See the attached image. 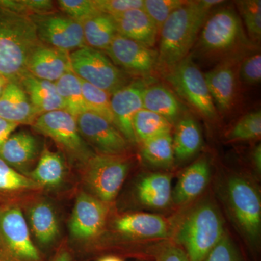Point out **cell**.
Returning a JSON list of instances; mask_svg holds the SVG:
<instances>
[{"label": "cell", "mask_w": 261, "mask_h": 261, "mask_svg": "<svg viewBox=\"0 0 261 261\" xmlns=\"http://www.w3.org/2000/svg\"><path fill=\"white\" fill-rule=\"evenodd\" d=\"M223 3L221 0L187 1L170 15L159 34V69L166 73L190 55L209 13Z\"/></svg>", "instance_id": "cell-1"}, {"label": "cell", "mask_w": 261, "mask_h": 261, "mask_svg": "<svg viewBox=\"0 0 261 261\" xmlns=\"http://www.w3.org/2000/svg\"><path fill=\"white\" fill-rule=\"evenodd\" d=\"M40 43L30 16L0 7V73L5 79L19 84L28 73L31 53Z\"/></svg>", "instance_id": "cell-2"}, {"label": "cell", "mask_w": 261, "mask_h": 261, "mask_svg": "<svg viewBox=\"0 0 261 261\" xmlns=\"http://www.w3.org/2000/svg\"><path fill=\"white\" fill-rule=\"evenodd\" d=\"M250 44L241 18L232 7L228 6L207 16L194 49L200 57L221 62L246 56Z\"/></svg>", "instance_id": "cell-3"}, {"label": "cell", "mask_w": 261, "mask_h": 261, "mask_svg": "<svg viewBox=\"0 0 261 261\" xmlns=\"http://www.w3.org/2000/svg\"><path fill=\"white\" fill-rule=\"evenodd\" d=\"M220 195L239 233L252 248H257L261 235V198L256 185L245 176L231 175L221 187Z\"/></svg>", "instance_id": "cell-4"}, {"label": "cell", "mask_w": 261, "mask_h": 261, "mask_svg": "<svg viewBox=\"0 0 261 261\" xmlns=\"http://www.w3.org/2000/svg\"><path fill=\"white\" fill-rule=\"evenodd\" d=\"M225 232L221 213L211 201L197 204L184 218L175 232V244L190 261H204Z\"/></svg>", "instance_id": "cell-5"}, {"label": "cell", "mask_w": 261, "mask_h": 261, "mask_svg": "<svg viewBox=\"0 0 261 261\" xmlns=\"http://www.w3.org/2000/svg\"><path fill=\"white\" fill-rule=\"evenodd\" d=\"M32 126L37 133L54 141L70 162L77 166L83 168L95 154L82 138L76 118L65 110L41 114Z\"/></svg>", "instance_id": "cell-6"}, {"label": "cell", "mask_w": 261, "mask_h": 261, "mask_svg": "<svg viewBox=\"0 0 261 261\" xmlns=\"http://www.w3.org/2000/svg\"><path fill=\"white\" fill-rule=\"evenodd\" d=\"M124 155L95 154L83 167V179L91 195L104 203H112L129 171Z\"/></svg>", "instance_id": "cell-7"}, {"label": "cell", "mask_w": 261, "mask_h": 261, "mask_svg": "<svg viewBox=\"0 0 261 261\" xmlns=\"http://www.w3.org/2000/svg\"><path fill=\"white\" fill-rule=\"evenodd\" d=\"M164 74L176 93L200 116L210 121L217 118L218 111L207 88L204 73L196 65L191 55Z\"/></svg>", "instance_id": "cell-8"}, {"label": "cell", "mask_w": 261, "mask_h": 261, "mask_svg": "<svg viewBox=\"0 0 261 261\" xmlns=\"http://www.w3.org/2000/svg\"><path fill=\"white\" fill-rule=\"evenodd\" d=\"M70 60L72 71L79 78L111 95L128 84L124 72L102 51L85 46L70 53Z\"/></svg>", "instance_id": "cell-9"}, {"label": "cell", "mask_w": 261, "mask_h": 261, "mask_svg": "<svg viewBox=\"0 0 261 261\" xmlns=\"http://www.w3.org/2000/svg\"><path fill=\"white\" fill-rule=\"evenodd\" d=\"M0 247L9 261H42L19 204L0 205Z\"/></svg>", "instance_id": "cell-10"}, {"label": "cell", "mask_w": 261, "mask_h": 261, "mask_svg": "<svg viewBox=\"0 0 261 261\" xmlns=\"http://www.w3.org/2000/svg\"><path fill=\"white\" fill-rule=\"evenodd\" d=\"M30 18L42 44L70 53L85 47L82 23L64 13L53 12Z\"/></svg>", "instance_id": "cell-11"}, {"label": "cell", "mask_w": 261, "mask_h": 261, "mask_svg": "<svg viewBox=\"0 0 261 261\" xmlns=\"http://www.w3.org/2000/svg\"><path fill=\"white\" fill-rule=\"evenodd\" d=\"M77 126L84 141L106 155H124L130 144L111 122L97 113L87 111L76 117Z\"/></svg>", "instance_id": "cell-12"}, {"label": "cell", "mask_w": 261, "mask_h": 261, "mask_svg": "<svg viewBox=\"0 0 261 261\" xmlns=\"http://www.w3.org/2000/svg\"><path fill=\"white\" fill-rule=\"evenodd\" d=\"M103 53L116 66L142 79L149 78L158 68L157 50L118 34Z\"/></svg>", "instance_id": "cell-13"}, {"label": "cell", "mask_w": 261, "mask_h": 261, "mask_svg": "<svg viewBox=\"0 0 261 261\" xmlns=\"http://www.w3.org/2000/svg\"><path fill=\"white\" fill-rule=\"evenodd\" d=\"M108 205L87 192L77 196L69 222L72 238L80 241L93 240L107 222Z\"/></svg>", "instance_id": "cell-14"}, {"label": "cell", "mask_w": 261, "mask_h": 261, "mask_svg": "<svg viewBox=\"0 0 261 261\" xmlns=\"http://www.w3.org/2000/svg\"><path fill=\"white\" fill-rule=\"evenodd\" d=\"M150 78L141 79L130 82L111 95V111L115 126L128 141L137 143L133 129V119L138 111L143 108L142 92Z\"/></svg>", "instance_id": "cell-15"}, {"label": "cell", "mask_w": 261, "mask_h": 261, "mask_svg": "<svg viewBox=\"0 0 261 261\" xmlns=\"http://www.w3.org/2000/svg\"><path fill=\"white\" fill-rule=\"evenodd\" d=\"M245 56L219 62L215 68L204 73L215 107L219 112H228L233 107L238 89L239 65Z\"/></svg>", "instance_id": "cell-16"}, {"label": "cell", "mask_w": 261, "mask_h": 261, "mask_svg": "<svg viewBox=\"0 0 261 261\" xmlns=\"http://www.w3.org/2000/svg\"><path fill=\"white\" fill-rule=\"evenodd\" d=\"M117 232L133 240L167 239L172 233L167 220L159 215L137 213L123 215L114 221Z\"/></svg>", "instance_id": "cell-17"}, {"label": "cell", "mask_w": 261, "mask_h": 261, "mask_svg": "<svg viewBox=\"0 0 261 261\" xmlns=\"http://www.w3.org/2000/svg\"><path fill=\"white\" fill-rule=\"evenodd\" d=\"M71 70L70 53L42 43L34 48L27 63L30 74L54 83Z\"/></svg>", "instance_id": "cell-18"}, {"label": "cell", "mask_w": 261, "mask_h": 261, "mask_svg": "<svg viewBox=\"0 0 261 261\" xmlns=\"http://www.w3.org/2000/svg\"><path fill=\"white\" fill-rule=\"evenodd\" d=\"M40 154L39 141L25 130L12 134L0 148V159L27 176Z\"/></svg>", "instance_id": "cell-19"}, {"label": "cell", "mask_w": 261, "mask_h": 261, "mask_svg": "<svg viewBox=\"0 0 261 261\" xmlns=\"http://www.w3.org/2000/svg\"><path fill=\"white\" fill-rule=\"evenodd\" d=\"M40 115L20 85L8 82L0 96V118L32 126Z\"/></svg>", "instance_id": "cell-20"}, {"label": "cell", "mask_w": 261, "mask_h": 261, "mask_svg": "<svg viewBox=\"0 0 261 261\" xmlns=\"http://www.w3.org/2000/svg\"><path fill=\"white\" fill-rule=\"evenodd\" d=\"M117 32L147 47L152 48L157 42L159 32L152 20L142 8L132 9L113 15Z\"/></svg>", "instance_id": "cell-21"}, {"label": "cell", "mask_w": 261, "mask_h": 261, "mask_svg": "<svg viewBox=\"0 0 261 261\" xmlns=\"http://www.w3.org/2000/svg\"><path fill=\"white\" fill-rule=\"evenodd\" d=\"M210 178V164L207 160H197L180 175L172 190V202L182 205L195 200L205 190Z\"/></svg>", "instance_id": "cell-22"}, {"label": "cell", "mask_w": 261, "mask_h": 261, "mask_svg": "<svg viewBox=\"0 0 261 261\" xmlns=\"http://www.w3.org/2000/svg\"><path fill=\"white\" fill-rule=\"evenodd\" d=\"M171 176L167 173H150L137 181L135 192L141 205L149 208L166 209L172 202Z\"/></svg>", "instance_id": "cell-23"}, {"label": "cell", "mask_w": 261, "mask_h": 261, "mask_svg": "<svg viewBox=\"0 0 261 261\" xmlns=\"http://www.w3.org/2000/svg\"><path fill=\"white\" fill-rule=\"evenodd\" d=\"M29 227L38 243L49 246L59 238L60 224L54 207L47 200H37L28 208Z\"/></svg>", "instance_id": "cell-24"}, {"label": "cell", "mask_w": 261, "mask_h": 261, "mask_svg": "<svg viewBox=\"0 0 261 261\" xmlns=\"http://www.w3.org/2000/svg\"><path fill=\"white\" fill-rule=\"evenodd\" d=\"M142 103L144 109L152 111L163 116L172 124L183 116L182 105L174 94L163 85L147 84L142 92Z\"/></svg>", "instance_id": "cell-25"}, {"label": "cell", "mask_w": 261, "mask_h": 261, "mask_svg": "<svg viewBox=\"0 0 261 261\" xmlns=\"http://www.w3.org/2000/svg\"><path fill=\"white\" fill-rule=\"evenodd\" d=\"M19 85L25 91L33 106L40 114L64 110L54 82L39 80L27 73Z\"/></svg>", "instance_id": "cell-26"}, {"label": "cell", "mask_w": 261, "mask_h": 261, "mask_svg": "<svg viewBox=\"0 0 261 261\" xmlns=\"http://www.w3.org/2000/svg\"><path fill=\"white\" fill-rule=\"evenodd\" d=\"M65 173V163L63 156L45 147L41 152L35 167L27 176L41 189H55L63 184Z\"/></svg>", "instance_id": "cell-27"}, {"label": "cell", "mask_w": 261, "mask_h": 261, "mask_svg": "<svg viewBox=\"0 0 261 261\" xmlns=\"http://www.w3.org/2000/svg\"><path fill=\"white\" fill-rule=\"evenodd\" d=\"M173 138L175 160L192 159L202 148V132L197 122L190 116H183L176 123Z\"/></svg>", "instance_id": "cell-28"}, {"label": "cell", "mask_w": 261, "mask_h": 261, "mask_svg": "<svg viewBox=\"0 0 261 261\" xmlns=\"http://www.w3.org/2000/svg\"><path fill=\"white\" fill-rule=\"evenodd\" d=\"M40 189L28 176L15 171L0 159V205L18 204L23 194Z\"/></svg>", "instance_id": "cell-29"}, {"label": "cell", "mask_w": 261, "mask_h": 261, "mask_svg": "<svg viewBox=\"0 0 261 261\" xmlns=\"http://www.w3.org/2000/svg\"><path fill=\"white\" fill-rule=\"evenodd\" d=\"M82 25L86 46L99 51L106 50L118 34L112 15L106 13H97Z\"/></svg>", "instance_id": "cell-30"}, {"label": "cell", "mask_w": 261, "mask_h": 261, "mask_svg": "<svg viewBox=\"0 0 261 261\" xmlns=\"http://www.w3.org/2000/svg\"><path fill=\"white\" fill-rule=\"evenodd\" d=\"M140 144L141 155L149 166L161 169H168L174 164L171 133L157 136Z\"/></svg>", "instance_id": "cell-31"}, {"label": "cell", "mask_w": 261, "mask_h": 261, "mask_svg": "<svg viewBox=\"0 0 261 261\" xmlns=\"http://www.w3.org/2000/svg\"><path fill=\"white\" fill-rule=\"evenodd\" d=\"M56 86L65 111L75 118L88 111L82 93L80 79L72 70L57 81Z\"/></svg>", "instance_id": "cell-32"}, {"label": "cell", "mask_w": 261, "mask_h": 261, "mask_svg": "<svg viewBox=\"0 0 261 261\" xmlns=\"http://www.w3.org/2000/svg\"><path fill=\"white\" fill-rule=\"evenodd\" d=\"M133 129L137 143L157 136L171 133V123L157 113L141 109L133 119Z\"/></svg>", "instance_id": "cell-33"}, {"label": "cell", "mask_w": 261, "mask_h": 261, "mask_svg": "<svg viewBox=\"0 0 261 261\" xmlns=\"http://www.w3.org/2000/svg\"><path fill=\"white\" fill-rule=\"evenodd\" d=\"M80 81L87 111L97 113L114 124L111 111V94L81 79Z\"/></svg>", "instance_id": "cell-34"}, {"label": "cell", "mask_w": 261, "mask_h": 261, "mask_svg": "<svg viewBox=\"0 0 261 261\" xmlns=\"http://www.w3.org/2000/svg\"><path fill=\"white\" fill-rule=\"evenodd\" d=\"M261 135V113L252 111L242 117L226 134L228 141H249L257 140Z\"/></svg>", "instance_id": "cell-35"}, {"label": "cell", "mask_w": 261, "mask_h": 261, "mask_svg": "<svg viewBox=\"0 0 261 261\" xmlns=\"http://www.w3.org/2000/svg\"><path fill=\"white\" fill-rule=\"evenodd\" d=\"M239 11L243 19L247 34L252 42H260L261 39L260 0L237 1Z\"/></svg>", "instance_id": "cell-36"}, {"label": "cell", "mask_w": 261, "mask_h": 261, "mask_svg": "<svg viewBox=\"0 0 261 261\" xmlns=\"http://www.w3.org/2000/svg\"><path fill=\"white\" fill-rule=\"evenodd\" d=\"M187 3L185 0H144L142 9L152 20L159 34L170 15Z\"/></svg>", "instance_id": "cell-37"}, {"label": "cell", "mask_w": 261, "mask_h": 261, "mask_svg": "<svg viewBox=\"0 0 261 261\" xmlns=\"http://www.w3.org/2000/svg\"><path fill=\"white\" fill-rule=\"evenodd\" d=\"M57 5L62 13L81 23L100 13L94 0H58Z\"/></svg>", "instance_id": "cell-38"}, {"label": "cell", "mask_w": 261, "mask_h": 261, "mask_svg": "<svg viewBox=\"0 0 261 261\" xmlns=\"http://www.w3.org/2000/svg\"><path fill=\"white\" fill-rule=\"evenodd\" d=\"M238 79L248 85H255L261 81V55L251 53L244 57L238 68Z\"/></svg>", "instance_id": "cell-39"}, {"label": "cell", "mask_w": 261, "mask_h": 261, "mask_svg": "<svg viewBox=\"0 0 261 261\" xmlns=\"http://www.w3.org/2000/svg\"><path fill=\"white\" fill-rule=\"evenodd\" d=\"M204 261H243L232 240L225 233Z\"/></svg>", "instance_id": "cell-40"}, {"label": "cell", "mask_w": 261, "mask_h": 261, "mask_svg": "<svg viewBox=\"0 0 261 261\" xmlns=\"http://www.w3.org/2000/svg\"><path fill=\"white\" fill-rule=\"evenodd\" d=\"M98 11L116 15L127 10L143 8L144 0H94Z\"/></svg>", "instance_id": "cell-41"}, {"label": "cell", "mask_w": 261, "mask_h": 261, "mask_svg": "<svg viewBox=\"0 0 261 261\" xmlns=\"http://www.w3.org/2000/svg\"><path fill=\"white\" fill-rule=\"evenodd\" d=\"M154 261H190L186 252L175 243H166L154 250Z\"/></svg>", "instance_id": "cell-42"}, {"label": "cell", "mask_w": 261, "mask_h": 261, "mask_svg": "<svg viewBox=\"0 0 261 261\" xmlns=\"http://www.w3.org/2000/svg\"><path fill=\"white\" fill-rule=\"evenodd\" d=\"M18 126L16 123L0 118V148Z\"/></svg>", "instance_id": "cell-43"}, {"label": "cell", "mask_w": 261, "mask_h": 261, "mask_svg": "<svg viewBox=\"0 0 261 261\" xmlns=\"http://www.w3.org/2000/svg\"><path fill=\"white\" fill-rule=\"evenodd\" d=\"M49 261H73L71 253L66 247H61Z\"/></svg>", "instance_id": "cell-44"}, {"label": "cell", "mask_w": 261, "mask_h": 261, "mask_svg": "<svg viewBox=\"0 0 261 261\" xmlns=\"http://www.w3.org/2000/svg\"><path fill=\"white\" fill-rule=\"evenodd\" d=\"M252 163L257 173L261 172V145L259 144L252 150Z\"/></svg>", "instance_id": "cell-45"}, {"label": "cell", "mask_w": 261, "mask_h": 261, "mask_svg": "<svg viewBox=\"0 0 261 261\" xmlns=\"http://www.w3.org/2000/svg\"><path fill=\"white\" fill-rule=\"evenodd\" d=\"M8 81L5 79L4 77H1L0 78V96L3 93V90H4L5 86L8 84Z\"/></svg>", "instance_id": "cell-46"}, {"label": "cell", "mask_w": 261, "mask_h": 261, "mask_svg": "<svg viewBox=\"0 0 261 261\" xmlns=\"http://www.w3.org/2000/svg\"><path fill=\"white\" fill-rule=\"evenodd\" d=\"M99 261H123L122 259L118 257L115 256H107L102 257Z\"/></svg>", "instance_id": "cell-47"}, {"label": "cell", "mask_w": 261, "mask_h": 261, "mask_svg": "<svg viewBox=\"0 0 261 261\" xmlns=\"http://www.w3.org/2000/svg\"><path fill=\"white\" fill-rule=\"evenodd\" d=\"M5 255L3 254V250H2L1 247H0V260H1L3 257H4Z\"/></svg>", "instance_id": "cell-48"}, {"label": "cell", "mask_w": 261, "mask_h": 261, "mask_svg": "<svg viewBox=\"0 0 261 261\" xmlns=\"http://www.w3.org/2000/svg\"><path fill=\"white\" fill-rule=\"evenodd\" d=\"M0 261H8V259L6 258V257H3V258L0 260Z\"/></svg>", "instance_id": "cell-49"}, {"label": "cell", "mask_w": 261, "mask_h": 261, "mask_svg": "<svg viewBox=\"0 0 261 261\" xmlns=\"http://www.w3.org/2000/svg\"><path fill=\"white\" fill-rule=\"evenodd\" d=\"M1 77H3V75H2L1 73H0V78H1Z\"/></svg>", "instance_id": "cell-50"}]
</instances>
